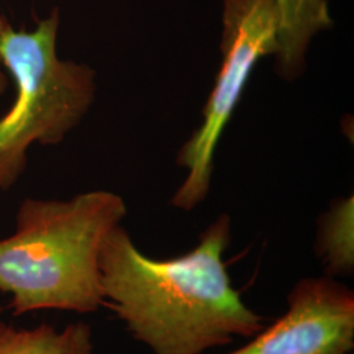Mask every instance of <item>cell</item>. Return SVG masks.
<instances>
[{
  "mask_svg": "<svg viewBox=\"0 0 354 354\" xmlns=\"http://www.w3.org/2000/svg\"><path fill=\"white\" fill-rule=\"evenodd\" d=\"M58 29L55 8L33 30L11 26L3 38L1 61L16 97L0 117V192L11 189L23 176L33 145L61 143L95 100V71L59 58Z\"/></svg>",
  "mask_w": 354,
  "mask_h": 354,
  "instance_id": "3",
  "label": "cell"
},
{
  "mask_svg": "<svg viewBox=\"0 0 354 354\" xmlns=\"http://www.w3.org/2000/svg\"><path fill=\"white\" fill-rule=\"evenodd\" d=\"M354 292L332 277L299 279L283 315L226 354H351Z\"/></svg>",
  "mask_w": 354,
  "mask_h": 354,
  "instance_id": "5",
  "label": "cell"
},
{
  "mask_svg": "<svg viewBox=\"0 0 354 354\" xmlns=\"http://www.w3.org/2000/svg\"><path fill=\"white\" fill-rule=\"evenodd\" d=\"M279 12V70L295 76L304 62L310 41L333 26L327 0H276Z\"/></svg>",
  "mask_w": 354,
  "mask_h": 354,
  "instance_id": "6",
  "label": "cell"
},
{
  "mask_svg": "<svg viewBox=\"0 0 354 354\" xmlns=\"http://www.w3.org/2000/svg\"><path fill=\"white\" fill-rule=\"evenodd\" d=\"M0 354H96L92 329L75 322L58 329L50 324L16 328L0 322Z\"/></svg>",
  "mask_w": 354,
  "mask_h": 354,
  "instance_id": "7",
  "label": "cell"
},
{
  "mask_svg": "<svg viewBox=\"0 0 354 354\" xmlns=\"http://www.w3.org/2000/svg\"><path fill=\"white\" fill-rule=\"evenodd\" d=\"M352 200L336 207L326 219L319 241V254L328 277L353 274V230Z\"/></svg>",
  "mask_w": 354,
  "mask_h": 354,
  "instance_id": "8",
  "label": "cell"
},
{
  "mask_svg": "<svg viewBox=\"0 0 354 354\" xmlns=\"http://www.w3.org/2000/svg\"><path fill=\"white\" fill-rule=\"evenodd\" d=\"M1 315H3V307L0 306V319H1Z\"/></svg>",
  "mask_w": 354,
  "mask_h": 354,
  "instance_id": "10",
  "label": "cell"
},
{
  "mask_svg": "<svg viewBox=\"0 0 354 354\" xmlns=\"http://www.w3.org/2000/svg\"><path fill=\"white\" fill-rule=\"evenodd\" d=\"M222 66L203 109L201 127L178 155L188 176L171 203L189 212L210 188L219 138L234 113L256 64L279 51V12L276 0H223Z\"/></svg>",
  "mask_w": 354,
  "mask_h": 354,
  "instance_id": "4",
  "label": "cell"
},
{
  "mask_svg": "<svg viewBox=\"0 0 354 354\" xmlns=\"http://www.w3.org/2000/svg\"><path fill=\"white\" fill-rule=\"evenodd\" d=\"M11 28V24L7 21V19H4L3 16H0V49H1V42L4 35L7 33V30ZM8 86V75L4 70L3 61H1V50H0V95H3Z\"/></svg>",
  "mask_w": 354,
  "mask_h": 354,
  "instance_id": "9",
  "label": "cell"
},
{
  "mask_svg": "<svg viewBox=\"0 0 354 354\" xmlns=\"http://www.w3.org/2000/svg\"><path fill=\"white\" fill-rule=\"evenodd\" d=\"M127 212L124 200L106 190L20 203L15 232L0 239V292L10 295L13 315L102 308V245Z\"/></svg>",
  "mask_w": 354,
  "mask_h": 354,
  "instance_id": "2",
  "label": "cell"
},
{
  "mask_svg": "<svg viewBox=\"0 0 354 354\" xmlns=\"http://www.w3.org/2000/svg\"><path fill=\"white\" fill-rule=\"evenodd\" d=\"M231 221L221 215L181 256L152 259L121 225L100 254L104 307L152 354H205L266 327L232 285L223 254Z\"/></svg>",
  "mask_w": 354,
  "mask_h": 354,
  "instance_id": "1",
  "label": "cell"
}]
</instances>
